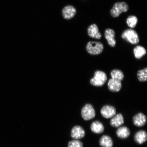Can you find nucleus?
<instances>
[{"mask_svg":"<svg viewBox=\"0 0 147 147\" xmlns=\"http://www.w3.org/2000/svg\"><path fill=\"white\" fill-rule=\"evenodd\" d=\"M138 80L140 82H146L147 80V68L138 71L137 73Z\"/></svg>","mask_w":147,"mask_h":147,"instance_id":"412c9836","label":"nucleus"},{"mask_svg":"<svg viewBox=\"0 0 147 147\" xmlns=\"http://www.w3.org/2000/svg\"><path fill=\"white\" fill-rule=\"evenodd\" d=\"M121 37L123 39L132 45H136L139 42L138 34L133 29H128L125 30L122 32Z\"/></svg>","mask_w":147,"mask_h":147,"instance_id":"f03ea898","label":"nucleus"},{"mask_svg":"<svg viewBox=\"0 0 147 147\" xmlns=\"http://www.w3.org/2000/svg\"><path fill=\"white\" fill-rule=\"evenodd\" d=\"M133 122L134 125L138 127L144 126L147 122L146 117L144 114L139 113L133 117Z\"/></svg>","mask_w":147,"mask_h":147,"instance_id":"1a4fd4ad","label":"nucleus"},{"mask_svg":"<svg viewBox=\"0 0 147 147\" xmlns=\"http://www.w3.org/2000/svg\"><path fill=\"white\" fill-rule=\"evenodd\" d=\"M129 9L128 5L124 1L119 2L115 3L110 10L112 17L117 18L123 12H127Z\"/></svg>","mask_w":147,"mask_h":147,"instance_id":"7ed1b4c3","label":"nucleus"},{"mask_svg":"<svg viewBox=\"0 0 147 147\" xmlns=\"http://www.w3.org/2000/svg\"><path fill=\"white\" fill-rule=\"evenodd\" d=\"M116 109L114 107L109 105L104 106L100 110L101 115L106 119L113 117L116 115Z\"/></svg>","mask_w":147,"mask_h":147,"instance_id":"423d86ee","label":"nucleus"},{"mask_svg":"<svg viewBox=\"0 0 147 147\" xmlns=\"http://www.w3.org/2000/svg\"><path fill=\"white\" fill-rule=\"evenodd\" d=\"M62 12L64 18L69 20L74 17L76 14V10L72 5H67L63 9Z\"/></svg>","mask_w":147,"mask_h":147,"instance_id":"9b49d317","label":"nucleus"},{"mask_svg":"<svg viewBox=\"0 0 147 147\" xmlns=\"http://www.w3.org/2000/svg\"><path fill=\"white\" fill-rule=\"evenodd\" d=\"M104 35L108 45L111 47H115L116 41L115 39V32L114 30L112 29H107L105 31Z\"/></svg>","mask_w":147,"mask_h":147,"instance_id":"6e6552de","label":"nucleus"},{"mask_svg":"<svg viewBox=\"0 0 147 147\" xmlns=\"http://www.w3.org/2000/svg\"><path fill=\"white\" fill-rule=\"evenodd\" d=\"M134 53L135 58L137 59H140L146 54V49L142 46L138 45L134 49Z\"/></svg>","mask_w":147,"mask_h":147,"instance_id":"a211bd4d","label":"nucleus"},{"mask_svg":"<svg viewBox=\"0 0 147 147\" xmlns=\"http://www.w3.org/2000/svg\"><path fill=\"white\" fill-rule=\"evenodd\" d=\"M85 130L82 126H75L71 129V138L75 140H79L83 138L85 136Z\"/></svg>","mask_w":147,"mask_h":147,"instance_id":"0eeeda50","label":"nucleus"},{"mask_svg":"<svg viewBox=\"0 0 147 147\" xmlns=\"http://www.w3.org/2000/svg\"><path fill=\"white\" fill-rule=\"evenodd\" d=\"M134 140L139 144H142L146 142L147 140V134L144 130H140L135 134Z\"/></svg>","mask_w":147,"mask_h":147,"instance_id":"4468645a","label":"nucleus"},{"mask_svg":"<svg viewBox=\"0 0 147 147\" xmlns=\"http://www.w3.org/2000/svg\"><path fill=\"white\" fill-rule=\"evenodd\" d=\"M99 144L101 147H113V141L111 137L107 135H104L100 138Z\"/></svg>","mask_w":147,"mask_h":147,"instance_id":"f3484780","label":"nucleus"},{"mask_svg":"<svg viewBox=\"0 0 147 147\" xmlns=\"http://www.w3.org/2000/svg\"><path fill=\"white\" fill-rule=\"evenodd\" d=\"M82 117L84 120L89 121L94 118L96 112L92 105L87 104L82 107L81 112Z\"/></svg>","mask_w":147,"mask_h":147,"instance_id":"39448f33","label":"nucleus"},{"mask_svg":"<svg viewBox=\"0 0 147 147\" xmlns=\"http://www.w3.org/2000/svg\"><path fill=\"white\" fill-rule=\"evenodd\" d=\"M108 89L110 91L118 92L122 88V83L120 81L111 78L108 81Z\"/></svg>","mask_w":147,"mask_h":147,"instance_id":"f8f14e48","label":"nucleus"},{"mask_svg":"<svg viewBox=\"0 0 147 147\" xmlns=\"http://www.w3.org/2000/svg\"><path fill=\"white\" fill-rule=\"evenodd\" d=\"M112 78L121 82L124 78V74L122 71L118 69H114L110 73Z\"/></svg>","mask_w":147,"mask_h":147,"instance_id":"6ab92c4d","label":"nucleus"},{"mask_svg":"<svg viewBox=\"0 0 147 147\" xmlns=\"http://www.w3.org/2000/svg\"><path fill=\"white\" fill-rule=\"evenodd\" d=\"M116 134L119 138L125 139L129 136L130 131L129 128L126 126H123L117 129Z\"/></svg>","mask_w":147,"mask_h":147,"instance_id":"dca6fc26","label":"nucleus"},{"mask_svg":"<svg viewBox=\"0 0 147 147\" xmlns=\"http://www.w3.org/2000/svg\"><path fill=\"white\" fill-rule=\"evenodd\" d=\"M124 123L123 116L121 113L115 115L110 121V124L113 127L117 128Z\"/></svg>","mask_w":147,"mask_h":147,"instance_id":"ddd939ff","label":"nucleus"},{"mask_svg":"<svg viewBox=\"0 0 147 147\" xmlns=\"http://www.w3.org/2000/svg\"><path fill=\"white\" fill-rule=\"evenodd\" d=\"M138 22V18L135 16H129L126 20V23L128 26L131 28H134L136 26Z\"/></svg>","mask_w":147,"mask_h":147,"instance_id":"aec40b11","label":"nucleus"},{"mask_svg":"<svg viewBox=\"0 0 147 147\" xmlns=\"http://www.w3.org/2000/svg\"><path fill=\"white\" fill-rule=\"evenodd\" d=\"M90 129L92 132L95 134H102L104 131V126L102 122L98 121H95L92 123Z\"/></svg>","mask_w":147,"mask_h":147,"instance_id":"2eb2a0df","label":"nucleus"},{"mask_svg":"<svg viewBox=\"0 0 147 147\" xmlns=\"http://www.w3.org/2000/svg\"><path fill=\"white\" fill-rule=\"evenodd\" d=\"M68 147H83V143L78 140H75L69 141L68 144Z\"/></svg>","mask_w":147,"mask_h":147,"instance_id":"4be33fe9","label":"nucleus"},{"mask_svg":"<svg viewBox=\"0 0 147 147\" xmlns=\"http://www.w3.org/2000/svg\"><path fill=\"white\" fill-rule=\"evenodd\" d=\"M104 46L100 42L90 41L86 46V49L88 53L92 55H98L103 51Z\"/></svg>","mask_w":147,"mask_h":147,"instance_id":"f257e3e1","label":"nucleus"},{"mask_svg":"<svg viewBox=\"0 0 147 147\" xmlns=\"http://www.w3.org/2000/svg\"><path fill=\"white\" fill-rule=\"evenodd\" d=\"M107 79V76L105 73L97 70L95 72L94 78L90 80V83L93 86L101 87L105 83Z\"/></svg>","mask_w":147,"mask_h":147,"instance_id":"20e7f679","label":"nucleus"},{"mask_svg":"<svg viewBox=\"0 0 147 147\" xmlns=\"http://www.w3.org/2000/svg\"><path fill=\"white\" fill-rule=\"evenodd\" d=\"M87 32L88 35L92 38L100 39L102 35L99 30L98 26L95 24H92L88 27Z\"/></svg>","mask_w":147,"mask_h":147,"instance_id":"9d476101","label":"nucleus"}]
</instances>
